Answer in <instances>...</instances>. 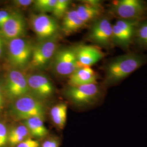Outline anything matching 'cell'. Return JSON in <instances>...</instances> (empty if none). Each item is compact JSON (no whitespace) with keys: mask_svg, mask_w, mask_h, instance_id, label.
<instances>
[{"mask_svg":"<svg viewBox=\"0 0 147 147\" xmlns=\"http://www.w3.org/2000/svg\"><path fill=\"white\" fill-rule=\"evenodd\" d=\"M147 63V56L138 53H127L112 58L105 66V86L119 84Z\"/></svg>","mask_w":147,"mask_h":147,"instance_id":"obj_1","label":"cell"},{"mask_svg":"<svg viewBox=\"0 0 147 147\" xmlns=\"http://www.w3.org/2000/svg\"><path fill=\"white\" fill-rule=\"evenodd\" d=\"M65 95L74 105L80 108H87L98 104L104 93L98 84L69 86Z\"/></svg>","mask_w":147,"mask_h":147,"instance_id":"obj_2","label":"cell"},{"mask_svg":"<svg viewBox=\"0 0 147 147\" xmlns=\"http://www.w3.org/2000/svg\"><path fill=\"white\" fill-rule=\"evenodd\" d=\"M45 111V106L42 101L31 94L13 101L11 107L13 117L16 120L22 121L34 117L44 119Z\"/></svg>","mask_w":147,"mask_h":147,"instance_id":"obj_3","label":"cell"},{"mask_svg":"<svg viewBox=\"0 0 147 147\" xmlns=\"http://www.w3.org/2000/svg\"><path fill=\"white\" fill-rule=\"evenodd\" d=\"M109 12L117 19L141 21L147 16V7L141 0H116L111 2Z\"/></svg>","mask_w":147,"mask_h":147,"instance_id":"obj_4","label":"cell"},{"mask_svg":"<svg viewBox=\"0 0 147 147\" xmlns=\"http://www.w3.org/2000/svg\"><path fill=\"white\" fill-rule=\"evenodd\" d=\"M33 45L24 37L8 41L7 45L8 60L11 65L17 70L27 69L31 57Z\"/></svg>","mask_w":147,"mask_h":147,"instance_id":"obj_5","label":"cell"},{"mask_svg":"<svg viewBox=\"0 0 147 147\" xmlns=\"http://www.w3.org/2000/svg\"><path fill=\"white\" fill-rule=\"evenodd\" d=\"M112 25L109 17L101 16L93 22L87 35L88 39L101 47H112Z\"/></svg>","mask_w":147,"mask_h":147,"instance_id":"obj_6","label":"cell"},{"mask_svg":"<svg viewBox=\"0 0 147 147\" xmlns=\"http://www.w3.org/2000/svg\"><path fill=\"white\" fill-rule=\"evenodd\" d=\"M56 50L57 44L55 39L41 41L36 45H33L27 69L42 70L46 68L53 58Z\"/></svg>","mask_w":147,"mask_h":147,"instance_id":"obj_7","label":"cell"},{"mask_svg":"<svg viewBox=\"0 0 147 147\" xmlns=\"http://www.w3.org/2000/svg\"><path fill=\"white\" fill-rule=\"evenodd\" d=\"M141 21L117 19L112 25V42L116 46L127 50L134 41L137 26Z\"/></svg>","mask_w":147,"mask_h":147,"instance_id":"obj_8","label":"cell"},{"mask_svg":"<svg viewBox=\"0 0 147 147\" xmlns=\"http://www.w3.org/2000/svg\"><path fill=\"white\" fill-rule=\"evenodd\" d=\"M3 88L5 96L12 101L30 94L26 75L15 69L8 72Z\"/></svg>","mask_w":147,"mask_h":147,"instance_id":"obj_9","label":"cell"},{"mask_svg":"<svg viewBox=\"0 0 147 147\" xmlns=\"http://www.w3.org/2000/svg\"><path fill=\"white\" fill-rule=\"evenodd\" d=\"M30 24L32 30L40 41L54 39L60 29L56 19L46 14H32Z\"/></svg>","mask_w":147,"mask_h":147,"instance_id":"obj_10","label":"cell"},{"mask_svg":"<svg viewBox=\"0 0 147 147\" xmlns=\"http://www.w3.org/2000/svg\"><path fill=\"white\" fill-rule=\"evenodd\" d=\"M53 69L61 76H70L80 68L75 47L63 48L56 51L53 57Z\"/></svg>","mask_w":147,"mask_h":147,"instance_id":"obj_11","label":"cell"},{"mask_svg":"<svg viewBox=\"0 0 147 147\" xmlns=\"http://www.w3.org/2000/svg\"><path fill=\"white\" fill-rule=\"evenodd\" d=\"M30 93L42 100L50 98L54 93L55 88L47 76L42 74H31L27 76Z\"/></svg>","mask_w":147,"mask_h":147,"instance_id":"obj_12","label":"cell"},{"mask_svg":"<svg viewBox=\"0 0 147 147\" xmlns=\"http://www.w3.org/2000/svg\"><path fill=\"white\" fill-rule=\"evenodd\" d=\"M26 32V23L19 13H12L11 17L0 28V36L8 41L24 37Z\"/></svg>","mask_w":147,"mask_h":147,"instance_id":"obj_13","label":"cell"},{"mask_svg":"<svg viewBox=\"0 0 147 147\" xmlns=\"http://www.w3.org/2000/svg\"><path fill=\"white\" fill-rule=\"evenodd\" d=\"M79 67H91L104 57V53L95 46L81 45L75 47Z\"/></svg>","mask_w":147,"mask_h":147,"instance_id":"obj_14","label":"cell"},{"mask_svg":"<svg viewBox=\"0 0 147 147\" xmlns=\"http://www.w3.org/2000/svg\"><path fill=\"white\" fill-rule=\"evenodd\" d=\"M80 18L87 25L102 16L103 7L99 1H84L75 9Z\"/></svg>","mask_w":147,"mask_h":147,"instance_id":"obj_15","label":"cell"},{"mask_svg":"<svg viewBox=\"0 0 147 147\" xmlns=\"http://www.w3.org/2000/svg\"><path fill=\"white\" fill-rule=\"evenodd\" d=\"M98 75L91 67H80L69 76L70 86L97 84Z\"/></svg>","mask_w":147,"mask_h":147,"instance_id":"obj_16","label":"cell"},{"mask_svg":"<svg viewBox=\"0 0 147 147\" xmlns=\"http://www.w3.org/2000/svg\"><path fill=\"white\" fill-rule=\"evenodd\" d=\"M87 25L80 18L76 9H71L63 16L62 30L66 34H71L84 28Z\"/></svg>","mask_w":147,"mask_h":147,"instance_id":"obj_17","label":"cell"},{"mask_svg":"<svg viewBox=\"0 0 147 147\" xmlns=\"http://www.w3.org/2000/svg\"><path fill=\"white\" fill-rule=\"evenodd\" d=\"M22 123L26 126L30 135L34 138H41L47 136L49 131L44 123V118L34 117L28 118Z\"/></svg>","mask_w":147,"mask_h":147,"instance_id":"obj_18","label":"cell"},{"mask_svg":"<svg viewBox=\"0 0 147 147\" xmlns=\"http://www.w3.org/2000/svg\"><path fill=\"white\" fill-rule=\"evenodd\" d=\"M31 135L25 125L22 123L14 126L8 130V144L10 147H16Z\"/></svg>","mask_w":147,"mask_h":147,"instance_id":"obj_19","label":"cell"},{"mask_svg":"<svg viewBox=\"0 0 147 147\" xmlns=\"http://www.w3.org/2000/svg\"><path fill=\"white\" fill-rule=\"evenodd\" d=\"M50 114L53 123L59 129H63L67 119V105L64 103H59L54 105L50 110Z\"/></svg>","mask_w":147,"mask_h":147,"instance_id":"obj_20","label":"cell"},{"mask_svg":"<svg viewBox=\"0 0 147 147\" xmlns=\"http://www.w3.org/2000/svg\"><path fill=\"white\" fill-rule=\"evenodd\" d=\"M137 44L147 49V21L140 22L137 26L134 39Z\"/></svg>","mask_w":147,"mask_h":147,"instance_id":"obj_21","label":"cell"},{"mask_svg":"<svg viewBox=\"0 0 147 147\" xmlns=\"http://www.w3.org/2000/svg\"><path fill=\"white\" fill-rule=\"evenodd\" d=\"M57 0H36L34 1L33 7L40 14L52 13Z\"/></svg>","mask_w":147,"mask_h":147,"instance_id":"obj_22","label":"cell"},{"mask_svg":"<svg viewBox=\"0 0 147 147\" xmlns=\"http://www.w3.org/2000/svg\"><path fill=\"white\" fill-rule=\"evenodd\" d=\"M70 3V1L69 0H57L52 11L53 16L57 19L63 18L68 11Z\"/></svg>","mask_w":147,"mask_h":147,"instance_id":"obj_23","label":"cell"},{"mask_svg":"<svg viewBox=\"0 0 147 147\" xmlns=\"http://www.w3.org/2000/svg\"><path fill=\"white\" fill-rule=\"evenodd\" d=\"M8 129L5 124L0 121V147H5L8 144Z\"/></svg>","mask_w":147,"mask_h":147,"instance_id":"obj_24","label":"cell"},{"mask_svg":"<svg viewBox=\"0 0 147 147\" xmlns=\"http://www.w3.org/2000/svg\"><path fill=\"white\" fill-rule=\"evenodd\" d=\"M16 147H40V144L36 140L28 137Z\"/></svg>","mask_w":147,"mask_h":147,"instance_id":"obj_25","label":"cell"},{"mask_svg":"<svg viewBox=\"0 0 147 147\" xmlns=\"http://www.w3.org/2000/svg\"><path fill=\"white\" fill-rule=\"evenodd\" d=\"M34 2L32 0H16L14 1V3L18 7L25 9L31 5Z\"/></svg>","mask_w":147,"mask_h":147,"instance_id":"obj_26","label":"cell"},{"mask_svg":"<svg viewBox=\"0 0 147 147\" xmlns=\"http://www.w3.org/2000/svg\"><path fill=\"white\" fill-rule=\"evenodd\" d=\"M11 14L12 13H10L8 11L5 10L0 11V28L3 25V24L11 17Z\"/></svg>","mask_w":147,"mask_h":147,"instance_id":"obj_27","label":"cell"},{"mask_svg":"<svg viewBox=\"0 0 147 147\" xmlns=\"http://www.w3.org/2000/svg\"><path fill=\"white\" fill-rule=\"evenodd\" d=\"M40 147H59V142L57 140L50 138L43 142Z\"/></svg>","mask_w":147,"mask_h":147,"instance_id":"obj_28","label":"cell"},{"mask_svg":"<svg viewBox=\"0 0 147 147\" xmlns=\"http://www.w3.org/2000/svg\"><path fill=\"white\" fill-rule=\"evenodd\" d=\"M5 97L3 85L0 83V112L4 109Z\"/></svg>","mask_w":147,"mask_h":147,"instance_id":"obj_29","label":"cell"},{"mask_svg":"<svg viewBox=\"0 0 147 147\" xmlns=\"http://www.w3.org/2000/svg\"><path fill=\"white\" fill-rule=\"evenodd\" d=\"M4 51V42L3 38L0 36V57L2 56Z\"/></svg>","mask_w":147,"mask_h":147,"instance_id":"obj_30","label":"cell"}]
</instances>
